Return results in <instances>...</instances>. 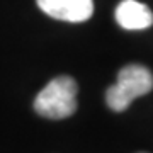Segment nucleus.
<instances>
[{
    "mask_svg": "<svg viewBox=\"0 0 153 153\" xmlns=\"http://www.w3.org/2000/svg\"><path fill=\"white\" fill-rule=\"evenodd\" d=\"M78 85L71 76L53 78L34 99V111L48 119H65L76 111Z\"/></svg>",
    "mask_w": 153,
    "mask_h": 153,
    "instance_id": "nucleus-1",
    "label": "nucleus"
},
{
    "mask_svg": "<svg viewBox=\"0 0 153 153\" xmlns=\"http://www.w3.org/2000/svg\"><path fill=\"white\" fill-rule=\"evenodd\" d=\"M153 88L152 71L141 65H128L119 71L117 82L111 85L105 94V100L112 111L121 112L129 107L136 97H141Z\"/></svg>",
    "mask_w": 153,
    "mask_h": 153,
    "instance_id": "nucleus-2",
    "label": "nucleus"
},
{
    "mask_svg": "<svg viewBox=\"0 0 153 153\" xmlns=\"http://www.w3.org/2000/svg\"><path fill=\"white\" fill-rule=\"evenodd\" d=\"M38 7L53 19L66 22L88 21L94 14L92 0H36Z\"/></svg>",
    "mask_w": 153,
    "mask_h": 153,
    "instance_id": "nucleus-3",
    "label": "nucleus"
},
{
    "mask_svg": "<svg viewBox=\"0 0 153 153\" xmlns=\"http://www.w3.org/2000/svg\"><path fill=\"white\" fill-rule=\"evenodd\" d=\"M116 21L123 29L141 31L153 24V14L145 4L136 0H123L116 9Z\"/></svg>",
    "mask_w": 153,
    "mask_h": 153,
    "instance_id": "nucleus-4",
    "label": "nucleus"
}]
</instances>
